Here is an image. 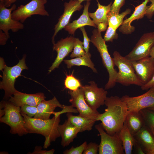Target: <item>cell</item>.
<instances>
[{"label": "cell", "mask_w": 154, "mask_h": 154, "mask_svg": "<svg viewBox=\"0 0 154 154\" xmlns=\"http://www.w3.org/2000/svg\"><path fill=\"white\" fill-rule=\"evenodd\" d=\"M68 93L71 97L69 102L74 108H76L79 116L96 121L97 118L100 113L97 110L92 109L87 104L81 87L75 91L69 90Z\"/></svg>", "instance_id": "obj_11"}, {"label": "cell", "mask_w": 154, "mask_h": 154, "mask_svg": "<svg viewBox=\"0 0 154 154\" xmlns=\"http://www.w3.org/2000/svg\"><path fill=\"white\" fill-rule=\"evenodd\" d=\"M25 121V126L29 133L41 135L45 138L44 149L48 148L52 142L55 141L60 137L58 127L60 122V116H54L51 119H38L30 117L21 113Z\"/></svg>", "instance_id": "obj_2"}, {"label": "cell", "mask_w": 154, "mask_h": 154, "mask_svg": "<svg viewBox=\"0 0 154 154\" xmlns=\"http://www.w3.org/2000/svg\"><path fill=\"white\" fill-rule=\"evenodd\" d=\"M116 29L109 26L107 29L104 37V39L105 41L112 42L114 39H117L118 37L116 33Z\"/></svg>", "instance_id": "obj_34"}, {"label": "cell", "mask_w": 154, "mask_h": 154, "mask_svg": "<svg viewBox=\"0 0 154 154\" xmlns=\"http://www.w3.org/2000/svg\"><path fill=\"white\" fill-rule=\"evenodd\" d=\"M16 8L15 4L8 9L3 3H0V30L9 36L8 31L9 30L13 32H16L24 28L22 23L14 19L12 17V12Z\"/></svg>", "instance_id": "obj_13"}, {"label": "cell", "mask_w": 154, "mask_h": 154, "mask_svg": "<svg viewBox=\"0 0 154 154\" xmlns=\"http://www.w3.org/2000/svg\"><path fill=\"white\" fill-rule=\"evenodd\" d=\"M95 127L101 137L99 145V154H124L125 153L122 141L118 133L111 135L107 133L101 123Z\"/></svg>", "instance_id": "obj_7"}, {"label": "cell", "mask_w": 154, "mask_h": 154, "mask_svg": "<svg viewBox=\"0 0 154 154\" xmlns=\"http://www.w3.org/2000/svg\"><path fill=\"white\" fill-rule=\"evenodd\" d=\"M131 62L137 76L143 85L148 82L154 75V59L149 56Z\"/></svg>", "instance_id": "obj_14"}, {"label": "cell", "mask_w": 154, "mask_h": 154, "mask_svg": "<svg viewBox=\"0 0 154 154\" xmlns=\"http://www.w3.org/2000/svg\"><path fill=\"white\" fill-rule=\"evenodd\" d=\"M90 4V2L87 1L86 4L84 5L83 13L80 17L72 23H69L64 27V29L69 34L74 35L76 30L86 25L97 27L89 15L88 8Z\"/></svg>", "instance_id": "obj_23"}, {"label": "cell", "mask_w": 154, "mask_h": 154, "mask_svg": "<svg viewBox=\"0 0 154 154\" xmlns=\"http://www.w3.org/2000/svg\"><path fill=\"white\" fill-rule=\"evenodd\" d=\"M87 145L85 141L79 146L74 147L72 146L69 149L65 150L63 152L64 154H82L84 150Z\"/></svg>", "instance_id": "obj_33"}, {"label": "cell", "mask_w": 154, "mask_h": 154, "mask_svg": "<svg viewBox=\"0 0 154 154\" xmlns=\"http://www.w3.org/2000/svg\"><path fill=\"white\" fill-rule=\"evenodd\" d=\"M125 121L133 136L145 125L144 120L140 111L129 112Z\"/></svg>", "instance_id": "obj_24"}, {"label": "cell", "mask_w": 154, "mask_h": 154, "mask_svg": "<svg viewBox=\"0 0 154 154\" xmlns=\"http://www.w3.org/2000/svg\"><path fill=\"white\" fill-rule=\"evenodd\" d=\"M9 37V36H8L2 30H0V44L1 45H5Z\"/></svg>", "instance_id": "obj_41"}, {"label": "cell", "mask_w": 154, "mask_h": 154, "mask_svg": "<svg viewBox=\"0 0 154 154\" xmlns=\"http://www.w3.org/2000/svg\"><path fill=\"white\" fill-rule=\"evenodd\" d=\"M131 12V10L129 8L120 14H116L110 11L108 14V25L117 29L122 23L125 16Z\"/></svg>", "instance_id": "obj_28"}, {"label": "cell", "mask_w": 154, "mask_h": 154, "mask_svg": "<svg viewBox=\"0 0 154 154\" xmlns=\"http://www.w3.org/2000/svg\"><path fill=\"white\" fill-rule=\"evenodd\" d=\"M121 98L125 103L129 112H139L154 105V87L141 95L130 97L125 95Z\"/></svg>", "instance_id": "obj_10"}, {"label": "cell", "mask_w": 154, "mask_h": 154, "mask_svg": "<svg viewBox=\"0 0 154 154\" xmlns=\"http://www.w3.org/2000/svg\"><path fill=\"white\" fill-rule=\"evenodd\" d=\"M147 109L151 110H154V105Z\"/></svg>", "instance_id": "obj_46"}, {"label": "cell", "mask_w": 154, "mask_h": 154, "mask_svg": "<svg viewBox=\"0 0 154 154\" xmlns=\"http://www.w3.org/2000/svg\"><path fill=\"white\" fill-rule=\"evenodd\" d=\"M122 141L125 153H132L133 147L136 141L134 136L129 131L125 121L123 126L119 133Z\"/></svg>", "instance_id": "obj_26"}, {"label": "cell", "mask_w": 154, "mask_h": 154, "mask_svg": "<svg viewBox=\"0 0 154 154\" xmlns=\"http://www.w3.org/2000/svg\"><path fill=\"white\" fill-rule=\"evenodd\" d=\"M99 150V145L94 142L87 144L83 154H97Z\"/></svg>", "instance_id": "obj_35"}, {"label": "cell", "mask_w": 154, "mask_h": 154, "mask_svg": "<svg viewBox=\"0 0 154 154\" xmlns=\"http://www.w3.org/2000/svg\"><path fill=\"white\" fill-rule=\"evenodd\" d=\"M140 112L143 117L145 124L154 136V110L147 108Z\"/></svg>", "instance_id": "obj_29"}, {"label": "cell", "mask_w": 154, "mask_h": 154, "mask_svg": "<svg viewBox=\"0 0 154 154\" xmlns=\"http://www.w3.org/2000/svg\"><path fill=\"white\" fill-rule=\"evenodd\" d=\"M115 66L118 69L117 83L125 86L135 85L141 86L143 84L137 76L131 61L116 51L113 54Z\"/></svg>", "instance_id": "obj_5"}, {"label": "cell", "mask_w": 154, "mask_h": 154, "mask_svg": "<svg viewBox=\"0 0 154 154\" xmlns=\"http://www.w3.org/2000/svg\"><path fill=\"white\" fill-rule=\"evenodd\" d=\"M134 137L136 143L145 153L147 154L154 148V136L145 124Z\"/></svg>", "instance_id": "obj_20"}, {"label": "cell", "mask_w": 154, "mask_h": 154, "mask_svg": "<svg viewBox=\"0 0 154 154\" xmlns=\"http://www.w3.org/2000/svg\"><path fill=\"white\" fill-rule=\"evenodd\" d=\"M9 99V101L16 106L21 107L27 105L31 106H37L46 97L44 94L39 92L29 94L23 93L17 90Z\"/></svg>", "instance_id": "obj_17"}, {"label": "cell", "mask_w": 154, "mask_h": 154, "mask_svg": "<svg viewBox=\"0 0 154 154\" xmlns=\"http://www.w3.org/2000/svg\"><path fill=\"white\" fill-rule=\"evenodd\" d=\"M154 46V32L144 34L133 50L125 57L130 61H136L149 56Z\"/></svg>", "instance_id": "obj_12"}, {"label": "cell", "mask_w": 154, "mask_h": 154, "mask_svg": "<svg viewBox=\"0 0 154 154\" xmlns=\"http://www.w3.org/2000/svg\"><path fill=\"white\" fill-rule=\"evenodd\" d=\"M42 147L40 146H36L33 152L28 153V154H53L55 150L52 149L46 151L42 149Z\"/></svg>", "instance_id": "obj_39"}, {"label": "cell", "mask_w": 154, "mask_h": 154, "mask_svg": "<svg viewBox=\"0 0 154 154\" xmlns=\"http://www.w3.org/2000/svg\"><path fill=\"white\" fill-rule=\"evenodd\" d=\"M90 85L82 86L85 100L90 107L94 110L104 104L108 92L102 88H99L94 81L89 82Z\"/></svg>", "instance_id": "obj_9"}, {"label": "cell", "mask_w": 154, "mask_h": 154, "mask_svg": "<svg viewBox=\"0 0 154 154\" xmlns=\"http://www.w3.org/2000/svg\"><path fill=\"white\" fill-rule=\"evenodd\" d=\"M149 56L154 59V46L152 48L149 54Z\"/></svg>", "instance_id": "obj_44"}, {"label": "cell", "mask_w": 154, "mask_h": 154, "mask_svg": "<svg viewBox=\"0 0 154 154\" xmlns=\"http://www.w3.org/2000/svg\"><path fill=\"white\" fill-rule=\"evenodd\" d=\"M64 6V12L58 19L54 28V33L52 38L53 44L55 43V37L60 30L64 28L69 23L73 13L76 11H80L83 7L78 0H70L68 3L65 2Z\"/></svg>", "instance_id": "obj_16"}, {"label": "cell", "mask_w": 154, "mask_h": 154, "mask_svg": "<svg viewBox=\"0 0 154 154\" xmlns=\"http://www.w3.org/2000/svg\"><path fill=\"white\" fill-rule=\"evenodd\" d=\"M75 38L70 36L62 38L53 44V50L57 52V56L51 66L49 68V73L58 68L64 58L72 50Z\"/></svg>", "instance_id": "obj_15"}, {"label": "cell", "mask_w": 154, "mask_h": 154, "mask_svg": "<svg viewBox=\"0 0 154 154\" xmlns=\"http://www.w3.org/2000/svg\"><path fill=\"white\" fill-rule=\"evenodd\" d=\"M17 0H0V3H3L6 7H7L10 6Z\"/></svg>", "instance_id": "obj_43"}, {"label": "cell", "mask_w": 154, "mask_h": 154, "mask_svg": "<svg viewBox=\"0 0 154 154\" xmlns=\"http://www.w3.org/2000/svg\"><path fill=\"white\" fill-rule=\"evenodd\" d=\"M90 40L99 52L103 64L109 74V79L105 86L104 89L107 90L112 88L117 83L118 72L114 68L115 65L113 58L111 57L108 52L105 41L98 29H95L92 31Z\"/></svg>", "instance_id": "obj_3"}, {"label": "cell", "mask_w": 154, "mask_h": 154, "mask_svg": "<svg viewBox=\"0 0 154 154\" xmlns=\"http://www.w3.org/2000/svg\"><path fill=\"white\" fill-rule=\"evenodd\" d=\"M47 2V0H31L25 5L18 7L12 12V17L14 19L23 23L33 15L49 16L45 7Z\"/></svg>", "instance_id": "obj_8"}, {"label": "cell", "mask_w": 154, "mask_h": 154, "mask_svg": "<svg viewBox=\"0 0 154 154\" xmlns=\"http://www.w3.org/2000/svg\"><path fill=\"white\" fill-rule=\"evenodd\" d=\"M73 49L70 56L71 58L81 57L86 53L84 49L83 42L77 38H75Z\"/></svg>", "instance_id": "obj_31"}, {"label": "cell", "mask_w": 154, "mask_h": 154, "mask_svg": "<svg viewBox=\"0 0 154 154\" xmlns=\"http://www.w3.org/2000/svg\"><path fill=\"white\" fill-rule=\"evenodd\" d=\"M147 154H154V148L149 152Z\"/></svg>", "instance_id": "obj_45"}, {"label": "cell", "mask_w": 154, "mask_h": 154, "mask_svg": "<svg viewBox=\"0 0 154 154\" xmlns=\"http://www.w3.org/2000/svg\"><path fill=\"white\" fill-rule=\"evenodd\" d=\"M149 1L151 3L148 6L145 16L150 19L154 15V0H149Z\"/></svg>", "instance_id": "obj_40"}, {"label": "cell", "mask_w": 154, "mask_h": 154, "mask_svg": "<svg viewBox=\"0 0 154 154\" xmlns=\"http://www.w3.org/2000/svg\"><path fill=\"white\" fill-rule=\"evenodd\" d=\"M58 129L61 137V145L63 147L68 146L80 132V129L67 119L63 124H59Z\"/></svg>", "instance_id": "obj_21"}, {"label": "cell", "mask_w": 154, "mask_h": 154, "mask_svg": "<svg viewBox=\"0 0 154 154\" xmlns=\"http://www.w3.org/2000/svg\"><path fill=\"white\" fill-rule=\"evenodd\" d=\"M0 105V109H3L5 112L4 115L0 118V122L10 127V133L21 136L28 133L20 112V107L7 100L1 101Z\"/></svg>", "instance_id": "obj_4"}, {"label": "cell", "mask_w": 154, "mask_h": 154, "mask_svg": "<svg viewBox=\"0 0 154 154\" xmlns=\"http://www.w3.org/2000/svg\"><path fill=\"white\" fill-rule=\"evenodd\" d=\"M81 3L83 1H89L91 0H78Z\"/></svg>", "instance_id": "obj_47"}, {"label": "cell", "mask_w": 154, "mask_h": 154, "mask_svg": "<svg viewBox=\"0 0 154 154\" xmlns=\"http://www.w3.org/2000/svg\"><path fill=\"white\" fill-rule=\"evenodd\" d=\"M82 32L83 37V46L84 49L86 53H89V43L91 40L88 37L84 27H82L80 28Z\"/></svg>", "instance_id": "obj_38"}, {"label": "cell", "mask_w": 154, "mask_h": 154, "mask_svg": "<svg viewBox=\"0 0 154 154\" xmlns=\"http://www.w3.org/2000/svg\"><path fill=\"white\" fill-rule=\"evenodd\" d=\"M73 73L72 72L71 74L66 75L64 85L65 88L70 90L75 91L81 87L82 85L80 80L73 76Z\"/></svg>", "instance_id": "obj_30"}, {"label": "cell", "mask_w": 154, "mask_h": 154, "mask_svg": "<svg viewBox=\"0 0 154 154\" xmlns=\"http://www.w3.org/2000/svg\"><path fill=\"white\" fill-rule=\"evenodd\" d=\"M26 57V55L24 54L16 65L12 67L5 65L4 68L0 88L5 91L3 98L5 100L9 99L17 91L14 86L16 79L21 75L23 70L28 69L25 62Z\"/></svg>", "instance_id": "obj_6"}, {"label": "cell", "mask_w": 154, "mask_h": 154, "mask_svg": "<svg viewBox=\"0 0 154 154\" xmlns=\"http://www.w3.org/2000/svg\"><path fill=\"white\" fill-rule=\"evenodd\" d=\"M62 105L55 97L48 100L44 99L37 106L38 112L33 117L43 119H49L55 108L59 107L62 109Z\"/></svg>", "instance_id": "obj_22"}, {"label": "cell", "mask_w": 154, "mask_h": 154, "mask_svg": "<svg viewBox=\"0 0 154 154\" xmlns=\"http://www.w3.org/2000/svg\"><path fill=\"white\" fill-rule=\"evenodd\" d=\"M104 104L107 108L100 114L96 121H100L103 128L108 134L118 133L125 121L129 111L125 103L117 96L107 97Z\"/></svg>", "instance_id": "obj_1"}, {"label": "cell", "mask_w": 154, "mask_h": 154, "mask_svg": "<svg viewBox=\"0 0 154 154\" xmlns=\"http://www.w3.org/2000/svg\"><path fill=\"white\" fill-rule=\"evenodd\" d=\"M66 116L67 119L73 125L78 128L80 132L85 131H90L96 121L94 119L86 118L79 115H73L72 113H67Z\"/></svg>", "instance_id": "obj_25"}, {"label": "cell", "mask_w": 154, "mask_h": 154, "mask_svg": "<svg viewBox=\"0 0 154 154\" xmlns=\"http://www.w3.org/2000/svg\"><path fill=\"white\" fill-rule=\"evenodd\" d=\"M62 110L59 112H54L53 114L56 117L60 116L61 114L65 113H78V112L76 109L74 108V107L71 105L67 106L64 105H62Z\"/></svg>", "instance_id": "obj_36"}, {"label": "cell", "mask_w": 154, "mask_h": 154, "mask_svg": "<svg viewBox=\"0 0 154 154\" xmlns=\"http://www.w3.org/2000/svg\"><path fill=\"white\" fill-rule=\"evenodd\" d=\"M20 109L21 113L25 114L30 117H34L38 112L37 106L25 105L21 106Z\"/></svg>", "instance_id": "obj_32"}, {"label": "cell", "mask_w": 154, "mask_h": 154, "mask_svg": "<svg viewBox=\"0 0 154 154\" xmlns=\"http://www.w3.org/2000/svg\"><path fill=\"white\" fill-rule=\"evenodd\" d=\"M125 0H115L112 4L110 11L116 13H119L121 8L124 5Z\"/></svg>", "instance_id": "obj_37"}, {"label": "cell", "mask_w": 154, "mask_h": 154, "mask_svg": "<svg viewBox=\"0 0 154 154\" xmlns=\"http://www.w3.org/2000/svg\"><path fill=\"white\" fill-rule=\"evenodd\" d=\"M91 54L86 53L84 56L70 60H64V61L68 68L74 66H83L90 68L94 73H97V70L94 67V65L91 59Z\"/></svg>", "instance_id": "obj_27"}, {"label": "cell", "mask_w": 154, "mask_h": 154, "mask_svg": "<svg viewBox=\"0 0 154 154\" xmlns=\"http://www.w3.org/2000/svg\"><path fill=\"white\" fill-rule=\"evenodd\" d=\"M149 0H145L143 3L135 8V10L131 15L128 18L123 21L119 28V31L124 34H129L135 30L134 27L131 25L134 20L142 18L145 14L147 8V3Z\"/></svg>", "instance_id": "obj_19"}, {"label": "cell", "mask_w": 154, "mask_h": 154, "mask_svg": "<svg viewBox=\"0 0 154 154\" xmlns=\"http://www.w3.org/2000/svg\"><path fill=\"white\" fill-rule=\"evenodd\" d=\"M154 87V75L151 79L146 84L142 85L141 86L143 90H147L150 88Z\"/></svg>", "instance_id": "obj_42"}, {"label": "cell", "mask_w": 154, "mask_h": 154, "mask_svg": "<svg viewBox=\"0 0 154 154\" xmlns=\"http://www.w3.org/2000/svg\"><path fill=\"white\" fill-rule=\"evenodd\" d=\"M98 2V8L96 11L93 13L89 12L90 17L92 21L97 29L101 32L106 31L108 25V14L110 11L112 2L107 5H101Z\"/></svg>", "instance_id": "obj_18"}]
</instances>
